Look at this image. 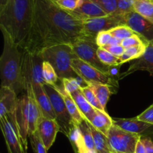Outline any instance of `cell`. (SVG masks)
I'll return each mask as SVG.
<instances>
[{
    "label": "cell",
    "mask_w": 153,
    "mask_h": 153,
    "mask_svg": "<svg viewBox=\"0 0 153 153\" xmlns=\"http://www.w3.org/2000/svg\"><path fill=\"white\" fill-rule=\"evenodd\" d=\"M60 131V126L56 120L42 117L37 126L36 133L46 149L49 150L56 139L57 134Z\"/></svg>",
    "instance_id": "cell-14"
},
{
    "label": "cell",
    "mask_w": 153,
    "mask_h": 153,
    "mask_svg": "<svg viewBox=\"0 0 153 153\" xmlns=\"http://www.w3.org/2000/svg\"><path fill=\"white\" fill-rule=\"evenodd\" d=\"M134 153H146V148H145L144 144L143 143L141 140V137L140 140L137 141V145H136L135 150H134Z\"/></svg>",
    "instance_id": "cell-44"
},
{
    "label": "cell",
    "mask_w": 153,
    "mask_h": 153,
    "mask_svg": "<svg viewBox=\"0 0 153 153\" xmlns=\"http://www.w3.org/2000/svg\"><path fill=\"white\" fill-rule=\"evenodd\" d=\"M0 120H1V119H0Z\"/></svg>",
    "instance_id": "cell-49"
},
{
    "label": "cell",
    "mask_w": 153,
    "mask_h": 153,
    "mask_svg": "<svg viewBox=\"0 0 153 153\" xmlns=\"http://www.w3.org/2000/svg\"><path fill=\"white\" fill-rule=\"evenodd\" d=\"M73 51L78 58L85 61L87 64L101 71L102 73L109 75L111 67L103 64L97 55L96 40L86 37H82L72 44Z\"/></svg>",
    "instance_id": "cell-5"
},
{
    "label": "cell",
    "mask_w": 153,
    "mask_h": 153,
    "mask_svg": "<svg viewBox=\"0 0 153 153\" xmlns=\"http://www.w3.org/2000/svg\"><path fill=\"white\" fill-rule=\"evenodd\" d=\"M82 20L61 8L55 0H34L32 23L22 50L40 54L50 46L73 44L83 37Z\"/></svg>",
    "instance_id": "cell-1"
},
{
    "label": "cell",
    "mask_w": 153,
    "mask_h": 153,
    "mask_svg": "<svg viewBox=\"0 0 153 153\" xmlns=\"http://www.w3.org/2000/svg\"><path fill=\"white\" fill-rule=\"evenodd\" d=\"M72 67L76 74L84 79L89 85L91 84H103L111 87L116 91L119 87L118 80L114 79L109 75L102 73L79 58L73 60Z\"/></svg>",
    "instance_id": "cell-10"
},
{
    "label": "cell",
    "mask_w": 153,
    "mask_h": 153,
    "mask_svg": "<svg viewBox=\"0 0 153 153\" xmlns=\"http://www.w3.org/2000/svg\"><path fill=\"white\" fill-rule=\"evenodd\" d=\"M139 70L149 72V74L153 76V41L148 44L143 55L136 59L125 73L120 75L119 79H123L128 75Z\"/></svg>",
    "instance_id": "cell-15"
},
{
    "label": "cell",
    "mask_w": 153,
    "mask_h": 153,
    "mask_svg": "<svg viewBox=\"0 0 153 153\" xmlns=\"http://www.w3.org/2000/svg\"><path fill=\"white\" fill-rule=\"evenodd\" d=\"M43 61L49 62L56 72L59 80L76 78L78 75L72 67V61L78 58L72 44L63 43L46 48L40 52Z\"/></svg>",
    "instance_id": "cell-4"
},
{
    "label": "cell",
    "mask_w": 153,
    "mask_h": 153,
    "mask_svg": "<svg viewBox=\"0 0 153 153\" xmlns=\"http://www.w3.org/2000/svg\"><path fill=\"white\" fill-rule=\"evenodd\" d=\"M102 9L107 15L114 13L117 7L118 0H91Z\"/></svg>",
    "instance_id": "cell-33"
},
{
    "label": "cell",
    "mask_w": 153,
    "mask_h": 153,
    "mask_svg": "<svg viewBox=\"0 0 153 153\" xmlns=\"http://www.w3.org/2000/svg\"><path fill=\"white\" fill-rule=\"evenodd\" d=\"M148 45H140V46H133L125 49V52L121 56L119 57L121 64L134 59H137L143 55L146 51V46Z\"/></svg>",
    "instance_id": "cell-28"
},
{
    "label": "cell",
    "mask_w": 153,
    "mask_h": 153,
    "mask_svg": "<svg viewBox=\"0 0 153 153\" xmlns=\"http://www.w3.org/2000/svg\"><path fill=\"white\" fill-rule=\"evenodd\" d=\"M70 96L75 101L79 111L81 112L84 118L87 121L90 122L95 115L96 109L87 101L82 90L79 89L75 92L72 93Z\"/></svg>",
    "instance_id": "cell-22"
},
{
    "label": "cell",
    "mask_w": 153,
    "mask_h": 153,
    "mask_svg": "<svg viewBox=\"0 0 153 153\" xmlns=\"http://www.w3.org/2000/svg\"><path fill=\"white\" fill-rule=\"evenodd\" d=\"M112 37H113L108 31H101L97 34L96 37V43L99 47H104L106 45L108 44Z\"/></svg>",
    "instance_id": "cell-40"
},
{
    "label": "cell",
    "mask_w": 153,
    "mask_h": 153,
    "mask_svg": "<svg viewBox=\"0 0 153 153\" xmlns=\"http://www.w3.org/2000/svg\"><path fill=\"white\" fill-rule=\"evenodd\" d=\"M7 116L13 124L24 148L28 150V97L25 93L18 97L16 108Z\"/></svg>",
    "instance_id": "cell-7"
},
{
    "label": "cell",
    "mask_w": 153,
    "mask_h": 153,
    "mask_svg": "<svg viewBox=\"0 0 153 153\" xmlns=\"http://www.w3.org/2000/svg\"><path fill=\"white\" fill-rule=\"evenodd\" d=\"M34 0H8L0 16V27L23 49L32 23Z\"/></svg>",
    "instance_id": "cell-2"
},
{
    "label": "cell",
    "mask_w": 153,
    "mask_h": 153,
    "mask_svg": "<svg viewBox=\"0 0 153 153\" xmlns=\"http://www.w3.org/2000/svg\"><path fill=\"white\" fill-rule=\"evenodd\" d=\"M97 55H98L100 61L103 64H106V65L110 66V67L122 65L120 61L119 58L113 55L103 47H98V49H97Z\"/></svg>",
    "instance_id": "cell-30"
},
{
    "label": "cell",
    "mask_w": 153,
    "mask_h": 153,
    "mask_svg": "<svg viewBox=\"0 0 153 153\" xmlns=\"http://www.w3.org/2000/svg\"><path fill=\"white\" fill-rule=\"evenodd\" d=\"M82 91L83 93L84 96H85V99L87 100V101L93 106L95 109H97V110H101L104 111L102 108L101 105H100V102H99L98 99L96 97L95 94L94 93V91H92L91 88L90 86L85 87V88H82ZM106 112V111H105Z\"/></svg>",
    "instance_id": "cell-34"
},
{
    "label": "cell",
    "mask_w": 153,
    "mask_h": 153,
    "mask_svg": "<svg viewBox=\"0 0 153 153\" xmlns=\"http://www.w3.org/2000/svg\"><path fill=\"white\" fill-rule=\"evenodd\" d=\"M112 151L121 153H134L137 141L141 135L130 133L113 125L107 135Z\"/></svg>",
    "instance_id": "cell-11"
},
{
    "label": "cell",
    "mask_w": 153,
    "mask_h": 153,
    "mask_svg": "<svg viewBox=\"0 0 153 153\" xmlns=\"http://www.w3.org/2000/svg\"><path fill=\"white\" fill-rule=\"evenodd\" d=\"M134 10L153 24V1L134 0Z\"/></svg>",
    "instance_id": "cell-27"
},
{
    "label": "cell",
    "mask_w": 153,
    "mask_h": 153,
    "mask_svg": "<svg viewBox=\"0 0 153 153\" xmlns=\"http://www.w3.org/2000/svg\"><path fill=\"white\" fill-rule=\"evenodd\" d=\"M80 128L81 131H82V136H83L84 141H85V146H86L87 149L89 150H96L95 147H94V139H93L92 132L90 128L89 123L88 121L86 120L83 121L82 123L78 125Z\"/></svg>",
    "instance_id": "cell-31"
},
{
    "label": "cell",
    "mask_w": 153,
    "mask_h": 153,
    "mask_svg": "<svg viewBox=\"0 0 153 153\" xmlns=\"http://www.w3.org/2000/svg\"><path fill=\"white\" fill-rule=\"evenodd\" d=\"M141 140L146 148V153H153V140L150 137H143L141 136Z\"/></svg>",
    "instance_id": "cell-43"
},
{
    "label": "cell",
    "mask_w": 153,
    "mask_h": 153,
    "mask_svg": "<svg viewBox=\"0 0 153 153\" xmlns=\"http://www.w3.org/2000/svg\"><path fill=\"white\" fill-rule=\"evenodd\" d=\"M113 124L118 128L130 133L140 134L146 130L152 127L153 125L143 122L137 118L133 119H117L113 120Z\"/></svg>",
    "instance_id": "cell-20"
},
{
    "label": "cell",
    "mask_w": 153,
    "mask_h": 153,
    "mask_svg": "<svg viewBox=\"0 0 153 153\" xmlns=\"http://www.w3.org/2000/svg\"><path fill=\"white\" fill-rule=\"evenodd\" d=\"M124 24L135 34L150 43L153 41V24L137 13L131 11L124 14Z\"/></svg>",
    "instance_id": "cell-12"
},
{
    "label": "cell",
    "mask_w": 153,
    "mask_h": 153,
    "mask_svg": "<svg viewBox=\"0 0 153 153\" xmlns=\"http://www.w3.org/2000/svg\"><path fill=\"white\" fill-rule=\"evenodd\" d=\"M103 48L117 58H119L124 53L126 49L122 45H106Z\"/></svg>",
    "instance_id": "cell-42"
},
{
    "label": "cell",
    "mask_w": 153,
    "mask_h": 153,
    "mask_svg": "<svg viewBox=\"0 0 153 153\" xmlns=\"http://www.w3.org/2000/svg\"><path fill=\"white\" fill-rule=\"evenodd\" d=\"M7 1H8V0H0V16L2 13L4 8H5L6 5L7 4Z\"/></svg>",
    "instance_id": "cell-45"
},
{
    "label": "cell",
    "mask_w": 153,
    "mask_h": 153,
    "mask_svg": "<svg viewBox=\"0 0 153 153\" xmlns=\"http://www.w3.org/2000/svg\"><path fill=\"white\" fill-rule=\"evenodd\" d=\"M43 86L45 92L49 97L52 108L56 115V120L60 126V131L67 137L70 129L75 123L67 110L64 99L55 86L47 84H44Z\"/></svg>",
    "instance_id": "cell-6"
},
{
    "label": "cell",
    "mask_w": 153,
    "mask_h": 153,
    "mask_svg": "<svg viewBox=\"0 0 153 153\" xmlns=\"http://www.w3.org/2000/svg\"><path fill=\"white\" fill-rule=\"evenodd\" d=\"M31 87H32L34 97H35L36 101H37L39 108H40L43 117L56 120V115H55V111L52 108L49 97L45 92L43 85H34Z\"/></svg>",
    "instance_id": "cell-18"
},
{
    "label": "cell",
    "mask_w": 153,
    "mask_h": 153,
    "mask_svg": "<svg viewBox=\"0 0 153 153\" xmlns=\"http://www.w3.org/2000/svg\"><path fill=\"white\" fill-rule=\"evenodd\" d=\"M113 153H121V152H114Z\"/></svg>",
    "instance_id": "cell-47"
},
{
    "label": "cell",
    "mask_w": 153,
    "mask_h": 153,
    "mask_svg": "<svg viewBox=\"0 0 153 153\" xmlns=\"http://www.w3.org/2000/svg\"><path fill=\"white\" fill-rule=\"evenodd\" d=\"M134 0H118L117 7L114 13L124 15L129 12L134 11Z\"/></svg>",
    "instance_id": "cell-37"
},
{
    "label": "cell",
    "mask_w": 153,
    "mask_h": 153,
    "mask_svg": "<svg viewBox=\"0 0 153 153\" xmlns=\"http://www.w3.org/2000/svg\"><path fill=\"white\" fill-rule=\"evenodd\" d=\"M0 128L5 140L8 153H28L8 117L4 116L1 118L0 120Z\"/></svg>",
    "instance_id": "cell-13"
},
{
    "label": "cell",
    "mask_w": 153,
    "mask_h": 153,
    "mask_svg": "<svg viewBox=\"0 0 153 153\" xmlns=\"http://www.w3.org/2000/svg\"><path fill=\"white\" fill-rule=\"evenodd\" d=\"M124 15L118 13L106 15L100 17L91 18L82 21V33L84 37L96 40L97 34L101 31H108L111 28L124 24Z\"/></svg>",
    "instance_id": "cell-9"
},
{
    "label": "cell",
    "mask_w": 153,
    "mask_h": 153,
    "mask_svg": "<svg viewBox=\"0 0 153 153\" xmlns=\"http://www.w3.org/2000/svg\"><path fill=\"white\" fill-rule=\"evenodd\" d=\"M70 12L76 17L82 21L107 15L101 7L93 2L91 0H81L77 8Z\"/></svg>",
    "instance_id": "cell-17"
},
{
    "label": "cell",
    "mask_w": 153,
    "mask_h": 153,
    "mask_svg": "<svg viewBox=\"0 0 153 153\" xmlns=\"http://www.w3.org/2000/svg\"><path fill=\"white\" fill-rule=\"evenodd\" d=\"M25 93L28 97V136L37 131V126L43 117L31 85L26 87Z\"/></svg>",
    "instance_id": "cell-16"
},
{
    "label": "cell",
    "mask_w": 153,
    "mask_h": 153,
    "mask_svg": "<svg viewBox=\"0 0 153 153\" xmlns=\"http://www.w3.org/2000/svg\"><path fill=\"white\" fill-rule=\"evenodd\" d=\"M67 137L70 140L72 146L76 153H85L87 151L89 150L85 146L80 128L76 124H73Z\"/></svg>",
    "instance_id": "cell-25"
},
{
    "label": "cell",
    "mask_w": 153,
    "mask_h": 153,
    "mask_svg": "<svg viewBox=\"0 0 153 153\" xmlns=\"http://www.w3.org/2000/svg\"><path fill=\"white\" fill-rule=\"evenodd\" d=\"M89 126L91 130L93 135V139H94V147H95L96 151L97 153H113L111 148L110 144H109L108 139L107 136L105 135L100 131L96 129L89 122Z\"/></svg>",
    "instance_id": "cell-24"
},
{
    "label": "cell",
    "mask_w": 153,
    "mask_h": 153,
    "mask_svg": "<svg viewBox=\"0 0 153 153\" xmlns=\"http://www.w3.org/2000/svg\"><path fill=\"white\" fill-rule=\"evenodd\" d=\"M43 77L45 83L53 86L57 85L59 79L55 69L49 62L45 61H43Z\"/></svg>",
    "instance_id": "cell-29"
},
{
    "label": "cell",
    "mask_w": 153,
    "mask_h": 153,
    "mask_svg": "<svg viewBox=\"0 0 153 153\" xmlns=\"http://www.w3.org/2000/svg\"><path fill=\"white\" fill-rule=\"evenodd\" d=\"M89 86L91 87L97 98L98 99L103 110L106 111V105L110 99L111 95L113 93L112 89L114 90V88L103 84H91Z\"/></svg>",
    "instance_id": "cell-26"
},
{
    "label": "cell",
    "mask_w": 153,
    "mask_h": 153,
    "mask_svg": "<svg viewBox=\"0 0 153 153\" xmlns=\"http://www.w3.org/2000/svg\"><path fill=\"white\" fill-rule=\"evenodd\" d=\"M109 33L112 35V37H116L120 40H123L124 39L129 37L135 34L130 28L126 25H120L108 30Z\"/></svg>",
    "instance_id": "cell-32"
},
{
    "label": "cell",
    "mask_w": 153,
    "mask_h": 153,
    "mask_svg": "<svg viewBox=\"0 0 153 153\" xmlns=\"http://www.w3.org/2000/svg\"><path fill=\"white\" fill-rule=\"evenodd\" d=\"M81 0H55L59 7L67 11H73L76 10L79 5Z\"/></svg>",
    "instance_id": "cell-39"
},
{
    "label": "cell",
    "mask_w": 153,
    "mask_h": 153,
    "mask_svg": "<svg viewBox=\"0 0 153 153\" xmlns=\"http://www.w3.org/2000/svg\"><path fill=\"white\" fill-rule=\"evenodd\" d=\"M85 153H97V152L96 150H88V151H87Z\"/></svg>",
    "instance_id": "cell-46"
},
{
    "label": "cell",
    "mask_w": 153,
    "mask_h": 153,
    "mask_svg": "<svg viewBox=\"0 0 153 153\" xmlns=\"http://www.w3.org/2000/svg\"><path fill=\"white\" fill-rule=\"evenodd\" d=\"M54 86L56 87V88L58 90V91L61 93V96H62L63 99H64V100L66 106H67V110H68L69 113H70V116H71L72 119H73V123H74L75 124H76V125H79L80 123H82L85 119L84 118V117L82 116L81 112L79 111L76 102H75V101L73 100V99L72 98L70 94H69L68 93L65 91V89H64V87H63V85H61H61H54Z\"/></svg>",
    "instance_id": "cell-21"
},
{
    "label": "cell",
    "mask_w": 153,
    "mask_h": 153,
    "mask_svg": "<svg viewBox=\"0 0 153 153\" xmlns=\"http://www.w3.org/2000/svg\"><path fill=\"white\" fill-rule=\"evenodd\" d=\"M149 43V42H147L144 39L142 38L138 34H134L131 37H127V38L122 40L121 45L125 49H128V48L133 47V46H140V45H148Z\"/></svg>",
    "instance_id": "cell-35"
},
{
    "label": "cell",
    "mask_w": 153,
    "mask_h": 153,
    "mask_svg": "<svg viewBox=\"0 0 153 153\" xmlns=\"http://www.w3.org/2000/svg\"><path fill=\"white\" fill-rule=\"evenodd\" d=\"M28 137H29L30 143H31L34 153H47L48 150L46 149L37 133L34 132L30 134Z\"/></svg>",
    "instance_id": "cell-36"
},
{
    "label": "cell",
    "mask_w": 153,
    "mask_h": 153,
    "mask_svg": "<svg viewBox=\"0 0 153 153\" xmlns=\"http://www.w3.org/2000/svg\"><path fill=\"white\" fill-rule=\"evenodd\" d=\"M18 96L10 88L0 87V119L7 116L15 109Z\"/></svg>",
    "instance_id": "cell-19"
},
{
    "label": "cell",
    "mask_w": 153,
    "mask_h": 153,
    "mask_svg": "<svg viewBox=\"0 0 153 153\" xmlns=\"http://www.w3.org/2000/svg\"><path fill=\"white\" fill-rule=\"evenodd\" d=\"M136 118L139 120L153 125V104Z\"/></svg>",
    "instance_id": "cell-41"
},
{
    "label": "cell",
    "mask_w": 153,
    "mask_h": 153,
    "mask_svg": "<svg viewBox=\"0 0 153 153\" xmlns=\"http://www.w3.org/2000/svg\"><path fill=\"white\" fill-rule=\"evenodd\" d=\"M90 123L98 131L107 136L111 127L114 125L113 119L104 111L96 109V114Z\"/></svg>",
    "instance_id": "cell-23"
},
{
    "label": "cell",
    "mask_w": 153,
    "mask_h": 153,
    "mask_svg": "<svg viewBox=\"0 0 153 153\" xmlns=\"http://www.w3.org/2000/svg\"><path fill=\"white\" fill-rule=\"evenodd\" d=\"M4 38V47L0 56V79L1 87L13 90L17 96L25 92L22 75V59L23 50L13 42L8 33L0 27Z\"/></svg>",
    "instance_id": "cell-3"
},
{
    "label": "cell",
    "mask_w": 153,
    "mask_h": 153,
    "mask_svg": "<svg viewBox=\"0 0 153 153\" xmlns=\"http://www.w3.org/2000/svg\"><path fill=\"white\" fill-rule=\"evenodd\" d=\"M151 1H153V0H151Z\"/></svg>",
    "instance_id": "cell-48"
},
{
    "label": "cell",
    "mask_w": 153,
    "mask_h": 153,
    "mask_svg": "<svg viewBox=\"0 0 153 153\" xmlns=\"http://www.w3.org/2000/svg\"><path fill=\"white\" fill-rule=\"evenodd\" d=\"M61 85H63L65 91L68 93L69 94H71L72 93L81 89L80 85L78 82L77 79L76 78H67L64 79L61 81Z\"/></svg>",
    "instance_id": "cell-38"
},
{
    "label": "cell",
    "mask_w": 153,
    "mask_h": 153,
    "mask_svg": "<svg viewBox=\"0 0 153 153\" xmlns=\"http://www.w3.org/2000/svg\"><path fill=\"white\" fill-rule=\"evenodd\" d=\"M43 59L40 54H33L23 50L22 59V75L25 90L29 85L45 83L43 77Z\"/></svg>",
    "instance_id": "cell-8"
}]
</instances>
